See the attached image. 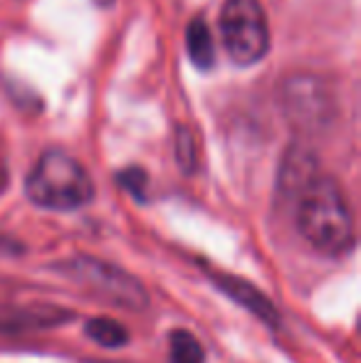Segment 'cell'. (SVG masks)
I'll return each mask as SVG.
<instances>
[{
    "label": "cell",
    "mask_w": 361,
    "mask_h": 363,
    "mask_svg": "<svg viewBox=\"0 0 361 363\" xmlns=\"http://www.w3.org/2000/svg\"><path fill=\"white\" fill-rule=\"evenodd\" d=\"M294 218L304 242L324 257H344L354 247L357 230L352 208L334 178H314L294 201Z\"/></svg>",
    "instance_id": "cell-1"
},
{
    "label": "cell",
    "mask_w": 361,
    "mask_h": 363,
    "mask_svg": "<svg viewBox=\"0 0 361 363\" xmlns=\"http://www.w3.org/2000/svg\"><path fill=\"white\" fill-rule=\"evenodd\" d=\"M25 196L33 206L55 213L79 211L94 198L87 168L65 151H45L25 178Z\"/></svg>",
    "instance_id": "cell-2"
},
{
    "label": "cell",
    "mask_w": 361,
    "mask_h": 363,
    "mask_svg": "<svg viewBox=\"0 0 361 363\" xmlns=\"http://www.w3.org/2000/svg\"><path fill=\"white\" fill-rule=\"evenodd\" d=\"M57 269L60 274L111 306L126 311H144L149 306V291L141 284V279L111 262L89 257V255H77L65 259Z\"/></svg>",
    "instance_id": "cell-3"
},
{
    "label": "cell",
    "mask_w": 361,
    "mask_h": 363,
    "mask_svg": "<svg viewBox=\"0 0 361 363\" xmlns=\"http://www.w3.org/2000/svg\"><path fill=\"white\" fill-rule=\"evenodd\" d=\"M221 35L228 57L240 67L260 62L270 50V28L260 0H226Z\"/></svg>",
    "instance_id": "cell-4"
},
{
    "label": "cell",
    "mask_w": 361,
    "mask_h": 363,
    "mask_svg": "<svg viewBox=\"0 0 361 363\" xmlns=\"http://www.w3.org/2000/svg\"><path fill=\"white\" fill-rule=\"evenodd\" d=\"M279 104H282L289 124L299 131L327 129L337 111L334 96L327 89V84L319 77L309 74L289 77L279 86Z\"/></svg>",
    "instance_id": "cell-5"
},
{
    "label": "cell",
    "mask_w": 361,
    "mask_h": 363,
    "mask_svg": "<svg viewBox=\"0 0 361 363\" xmlns=\"http://www.w3.org/2000/svg\"><path fill=\"white\" fill-rule=\"evenodd\" d=\"M211 279L223 294H228L238 306L250 311V314L255 316V319H260L262 324H267V326L279 324V311L274 309L270 296L262 294L255 284H250L248 279L235 277V274H228V272H211Z\"/></svg>",
    "instance_id": "cell-6"
},
{
    "label": "cell",
    "mask_w": 361,
    "mask_h": 363,
    "mask_svg": "<svg viewBox=\"0 0 361 363\" xmlns=\"http://www.w3.org/2000/svg\"><path fill=\"white\" fill-rule=\"evenodd\" d=\"M319 173V163L309 148L304 146H292L282 158V166H279L277 176V193L284 201H297L304 193V188L314 181Z\"/></svg>",
    "instance_id": "cell-7"
},
{
    "label": "cell",
    "mask_w": 361,
    "mask_h": 363,
    "mask_svg": "<svg viewBox=\"0 0 361 363\" xmlns=\"http://www.w3.org/2000/svg\"><path fill=\"white\" fill-rule=\"evenodd\" d=\"M186 50L191 62L198 69L208 72L216 65V40L211 35V28L203 18H193L186 28Z\"/></svg>",
    "instance_id": "cell-8"
},
{
    "label": "cell",
    "mask_w": 361,
    "mask_h": 363,
    "mask_svg": "<svg viewBox=\"0 0 361 363\" xmlns=\"http://www.w3.org/2000/svg\"><path fill=\"white\" fill-rule=\"evenodd\" d=\"M84 334L89 336L94 344L104 346V349H121L129 341V331L126 326H121L119 321L106 319V316H94L84 326Z\"/></svg>",
    "instance_id": "cell-9"
},
{
    "label": "cell",
    "mask_w": 361,
    "mask_h": 363,
    "mask_svg": "<svg viewBox=\"0 0 361 363\" xmlns=\"http://www.w3.org/2000/svg\"><path fill=\"white\" fill-rule=\"evenodd\" d=\"M203 346L191 331L176 329L169 334V361L171 363H203Z\"/></svg>",
    "instance_id": "cell-10"
},
{
    "label": "cell",
    "mask_w": 361,
    "mask_h": 363,
    "mask_svg": "<svg viewBox=\"0 0 361 363\" xmlns=\"http://www.w3.org/2000/svg\"><path fill=\"white\" fill-rule=\"evenodd\" d=\"M176 161H179L183 173H193L198 168V148L191 129H179L176 134Z\"/></svg>",
    "instance_id": "cell-11"
},
{
    "label": "cell",
    "mask_w": 361,
    "mask_h": 363,
    "mask_svg": "<svg viewBox=\"0 0 361 363\" xmlns=\"http://www.w3.org/2000/svg\"><path fill=\"white\" fill-rule=\"evenodd\" d=\"M119 181H121V186H124L134 198H139V201H144V198H146V173L144 171H139V168L121 171L119 173Z\"/></svg>",
    "instance_id": "cell-12"
},
{
    "label": "cell",
    "mask_w": 361,
    "mask_h": 363,
    "mask_svg": "<svg viewBox=\"0 0 361 363\" xmlns=\"http://www.w3.org/2000/svg\"><path fill=\"white\" fill-rule=\"evenodd\" d=\"M96 3H99V5H111L114 0H96Z\"/></svg>",
    "instance_id": "cell-13"
}]
</instances>
